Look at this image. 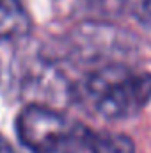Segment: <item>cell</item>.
<instances>
[{
  "label": "cell",
  "instance_id": "6da1fadb",
  "mask_svg": "<svg viewBox=\"0 0 151 153\" xmlns=\"http://www.w3.org/2000/svg\"><path fill=\"white\" fill-rule=\"evenodd\" d=\"M76 103L109 121L137 116L151 100V73H139L123 62L100 66L71 85Z\"/></svg>",
  "mask_w": 151,
  "mask_h": 153
},
{
  "label": "cell",
  "instance_id": "7a4b0ae2",
  "mask_svg": "<svg viewBox=\"0 0 151 153\" xmlns=\"http://www.w3.org/2000/svg\"><path fill=\"white\" fill-rule=\"evenodd\" d=\"M20 143L32 153H89L94 132L44 105H27L16 119Z\"/></svg>",
  "mask_w": 151,
  "mask_h": 153
},
{
  "label": "cell",
  "instance_id": "3957f363",
  "mask_svg": "<svg viewBox=\"0 0 151 153\" xmlns=\"http://www.w3.org/2000/svg\"><path fill=\"white\" fill-rule=\"evenodd\" d=\"M32 27L21 0H0V41H21L30 36Z\"/></svg>",
  "mask_w": 151,
  "mask_h": 153
},
{
  "label": "cell",
  "instance_id": "277c9868",
  "mask_svg": "<svg viewBox=\"0 0 151 153\" xmlns=\"http://www.w3.org/2000/svg\"><path fill=\"white\" fill-rule=\"evenodd\" d=\"M89 153H135L133 141L121 134L94 132Z\"/></svg>",
  "mask_w": 151,
  "mask_h": 153
},
{
  "label": "cell",
  "instance_id": "5b68a950",
  "mask_svg": "<svg viewBox=\"0 0 151 153\" xmlns=\"http://www.w3.org/2000/svg\"><path fill=\"white\" fill-rule=\"evenodd\" d=\"M132 13L139 18V22L151 25V0H130Z\"/></svg>",
  "mask_w": 151,
  "mask_h": 153
},
{
  "label": "cell",
  "instance_id": "8992f818",
  "mask_svg": "<svg viewBox=\"0 0 151 153\" xmlns=\"http://www.w3.org/2000/svg\"><path fill=\"white\" fill-rule=\"evenodd\" d=\"M0 153H21V152H18V150L0 134Z\"/></svg>",
  "mask_w": 151,
  "mask_h": 153
},
{
  "label": "cell",
  "instance_id": "52a82bcc",
  "mask_svg": "<svg viewBox=\"0 0 151 153\" xmlns=\"http://www.w3.org/2000/svg\"><path fill=\"white\" fill-rule=\"evenodd\" d=\"M0 80H2V62H0Z\"/></svg>",
  "mask_w": 151,
  "mask_h": 153
}]
</instances>
